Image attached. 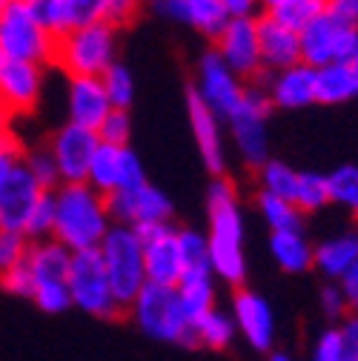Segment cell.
I'll use <instances>...</instances> for the list:
<instances>
[{
  "mask_svg": "<svg viewBox=\"0 0 358 361\" xmlns=\"http://www.w3.org/2000/svg\"><path fill=\"white\" fill-rule=\"evenodd\" d=\"M206 212H209V264L215 279L238 287L247 279V255H244V215L238 204V192L227 178H215L206 190Z\"/></svg>",
  "mask_w": 358,
  "mask_h": 361,
  "instance_id": "1",
  "label": "cell"
},
{
  "mask_svg": "<svg viewBox=\"0 0 358 361\" xmlns=\"http://www.w3.org/2000/svg\"><path fill=\"white\" fill-rule=\"evenodd\" d=\"M55 207H58L55 241H61L72 252L101 250L104 238L115 227L109 198L89 184H61L55 190Z\"/></svg>",
  "mask_w": 358,
  "mask_h": 361,
  "instance_id": "2",
  "label": "cell"
},
{
  "mask_svg": "<svg viewBox=\"0 0 358 361\" xmlns=\"http://www.w3.org/2000/svg\"><path fill=\"white\" fill-rule=\"evenodd\" d=\"M132 322L138 324V330L155 341H166V344H181L195 350L198 338H195V324L190 322V315L181 304L175 287H161V284H147L138 298L129 307Z\"/></svg>",
  "mask_w": 358,
  "mask_h": 361,
  "instance_id": "3",
  "label": "cell"
},
{
  "mask_svg": "<svg viewBox=\"0 0 358 361\" xmlns=\"http://www.w3.org/2000/svg\"><path fill=\"white\" fill-rule=\"evenodd\" d=\"M118 37L115 26L92 23L80 26L58 37L55 43V66L66 72V78H104L115 61Z\"/></svg>",
  "mask_w": 358,
  "mask_h": 361,
  "instance_id": "4",
  "label": "cell"
},
{
  "mask_svg": "<svg viewBox=\"0 0 358 361\" xmlns=\"http://www.w3.org/2000/svg\"><path fill=\"white\" fill-rule=\"evenodd\" d=\"M101 258H104L118 307L123 312H129L132 301L149 284L147 264H144V241L138 238L135 230L126 227V224H115L101 244Z\"/></svg>",
  "mask_w": 358,
  "mask_h": 361,
  "instance_id": "5",
  "label": "cell"
},
{
  "mask_svg": "<svg viewBox=\"0 0 358 361\" xmlns=\"http://www.w3.org/2000/svg\"><path fill=\"white\" fill-rule=\"evenodd\" d=\"M58 37L37 23L23 0H15L9 9L0 12V52L6 61H23L47 66L55 61Z\"/></svg>",
  "mask_w": 358,
  "mask_h": 361,
  "instance_id": "6",
  "label": "cell"
},
{
  "mask_svg": "<svg viewBox=\"0 0 358 361\" xmlns=\"http://www.w3.org/2000/svg\"><path fill=\"white\" fill-rule=\"evenodd\" d=\"M66 284L72 293V307H78L86 315H92V319H115V315L123 312L115 301L101 250L75 252Z\"/></svg>",
  "mask_w": 358,
  "mask_h": 361,
  "instance_id": "7",
  "label": "cell"
},
{
  "mask_svg": "<svg viewBox=\"0 0 358 361\" xmlns=\"http://www.w3.org/2000/svg\"><path fill=\"white\" fill-rule=\"evenodd\" d=\"M301 35V63L321 69L330 63H350L358 49V23L344 20L327 9L319 20H312Z\"/></svg>",
  "mask_w": 358,
  "mask_h": 361,
  "instance_id": "8",
  "label": "cell"
},
{
  "mask_svg": "<svg viewBox=\"0 0 358 361\" xmlns=\"http://www.w3.org/2000/svg\"><path fill=\"white\" fill-rule=\"evenodd\" d=\"M270 112H273V101L266 86L249 83L241 112L230 121V132L238 147V155L255 172L270 161V144H266V118H270Z\"/></svg>",
  "mask_w": 358,
  "mask_h": 361,
  "instance_id": "9",
  "label": "cell"
},
{
  "mask_svg": "<svg viewBox=\"0 0 358 361\" xmlns=\"http://www.w3.org/2000/svg\"><path fill=\"white\" fill-rule=\"evenodd\" d=\"M247 80L238 78L227 63L218 58L215 49L204 52L198 61V78H195V92L201 101L221 118V121H233L241 112L244 95H247Z\"/></svg>",
  "mask_w": 358,
  "mask_h": 361,
  "instance_id": "10",
  "label": "cell"
},
{
  "mask_svg": "<svg viewBox=\"0 0 358 361\" xmlns=\"http://www.w3.org/2000/svg\"><path fill=\"white\" fill-rule=\"evenodd\" d=\"M144 241V264L147 281L161 287H178L184 279V258L178 247V230L172 221L166 224H147V227H132Z\"/></svg>",
  "mask_w": 358,
  "mask_h": 361,
  "instance_id": "11",
  "label": "cell"
},
{
  "mask_svg": "<svg viewBox=\"0 0 358 361\" xmlns=\"http://www.w3.org/2000/svg\"><path fill=\"white\" fill-rule=\"evenodd\" d=\"M98 147H101L98 132L78 123H63L49 141V152L61 172V184H86Z\"/></svg>",
  "mask_w": 358,
  "mask_h": 361,
  "instance_id": "12",
  "label": "cell"
},
{
  "mask_svg": "<svg viewBox=\"0 0 358 361\" xmlns=\"http://www.w3.org/2000/svg\"><path fill=\"white\" fill-rule=\"evenodd\" d=\"M215 52L238 78L249 80L264 72L261 63V40H258V18H233L218 37Z\"/></svg>",
  "mask_w": 358,
  "mask_h": 361,
  "instance_id": "13",
  "label": "cell"
},
{
  "mask_svg": "<svg viewBox=\"0 0 358 361\" xmlns=\"http://www.w3.org/2000/svg\"><path fill=\"white\" fill-rule=\"evenodd\" d=\"M43 95V66L23 61L0 63V112L6 118L29 115Z\"/></svg>",
  "mask_w": 358,
  "mask_h": 361,
  "instance_id": "14",
  "label": "cell"
},
{
  "mask_svg": "<svg viewBox=\"0 0 358 361\" xmlns=\"http://www.w3.org/2000/svg\"><path fill=\"white\" fill-rule=\"evenodd\" d=\"M233 319L238 324V333L247 338V344L258 353H273L276 347V333H278V324H276V312L270 307L261 293L255 290H235L233 295Z\"/></svg>",
  "mask_w": 358,
  "mask_h": 361,
  "instance_id": "15",
  "label": "cell"
},
{
  "mask_svg": "<svg viewBox=\"0 0 358 361\" xmlns=\"http://www.w3.org/2000/svg\"><path fill=\"white\" fill-rule=\"evenodd\" d=\"M109 212L115 224L126 227H147V224H166L172 218V201L166 192L152 187L149 180L135 190H121L109 195Z\"/></svg>",
  "mask_w": 358,
  "mask_h": 361,
  "instance_id": "16",
  "label": "cell"
},
{
  "mask_svg": "<svg viewBox=\"0 0 358 361\" xmlns=\"http://www.w3.org/2000/svg\"><path fill=\"white\" fill-rule=\"evenodd\" d=\"M187 115H190V129H192V138H195V147L201 152L204 166L215 178H221L223 166H227V147H223L221 118L201 101L195 86L187 89Z\"/></svg>",
  "mask_w": 358,
  "mask_h": 361,
  "instance_id": "17",
  "label": "cell"
},
{
  "mask_svg": "<svg viewBox=\"0 0 358 361\" xmlns=\"http://www.w3.org/2000/svg\"><path fill=\"white\" fill-rule=\"evenodd\" d=\"M43 190L37 180L32 178V172L20 164L18 172L12 175L9 184L0 190V233H12V235H23L29 227V218L37 207V201L43 198ZM26 238V235H23Z\"/></svg>",
  "mask_w": 358,
  "mask_h": 361,
  "instance_id": "18",
  "label": "cell"
},
{
  "mask_svg": "<svg viewBox=\"0 0 358 361\" xmlns=\"http://www.w3.org/2000/svg\"><path fill=\"white\" fill-rule=\"evenodd\" d=\"M149 6L161 18L192 26L195 32H201L212 40L233 20L221 0H149Z\"/></svg>",
  "mask_w": 358,
  "mask_h": 361,
  "instance_id": "19",
  "label": "cell"
},
{
  "mask_svg": "<svg viewBox=\"0 0 358 361\" xmlns=\"http://www.w3.org/2000/svg\"><path fill=\"white\" fill-rule=\"evenodd\" d=\"M66 109H69V123H78V126L98 132L101 123L106 121V115L115 106L106 95L101 78H69Z\"/></svg>",
  "mask_w": 358,
  "mask_h": 361,
  "instance_id": "20",
  "label": "cell"
},
{
  "mask_svg": "<svg viewBox=\"0 0 358 361\" xmlns=\"http://www.w3.org/2000/svg\"><path fill=\"white\" fill-rule=\"evenodd\" d=\"M258 40H261V63L266 75L301 63V35L284 26L278 18L273 15L258 18Z\"/></svg>",
  "mask_w": 358,
  "mask_h": 361,
  "instance_id": "21",
  "label": "cell"
},
{
  "mask_svg": "<svg viewBox=\"0 0 358 361\" xmlns=\"http://www.w3.org/2000/svg\"><path fill=\"white\" fill-rule=\"evenodd\" d=\"M266 92L278 109H304L316 104V69L307 63H295L290 69L273 72L266 80Z\"/></svg>",
  "mask_w": 358,
  "mask_h": 361,
  "instance_id": "22",
  "label": "cell"
},
{
  "mask_svg": "<svg viewBox=\"0 0 358 361\" xmlns=\"http://www.w3.org/2000/svg\"><path fill=\"white\" fill-rule=\"evenodd\" d=\"M358 264V230H344L324 238L316 247V269L333 284H338Z\"/></svg>",
  "mask_w": 358,
  "mask_h": 361,
  "instance_id": "23",
  "label": "cell"
},
{
  "mask_svg": "<svg viewBox=\"0 0 358 361\" xmlns=\"http://www.w3.org/2000/svg\"><path fill=\"white\" fill-rule=\"evenodd\" d=\"M72 250H66L61 241L47 238V241H29L26 250V267L32 269L35 284L43 281H66L69 267H72Z\"/></svg>",
  "mask_w": 358,
  "mask_h": 361,
  "instance_id": "24",
  "label": "cell"
},
{
  "mask_svg": "<svg viewBox=\"0 0 358 361\" xmlns=\"http://www.w3.org/2000/svg\"><path fill=\"white\" fill-rule=\"evenodd\" d=\"M129 147H109V144H101L95 158H92V166H89V178L86 184L98 190L101 195H115L123 190V175H126V158H129Z\"/></svg>",
  "mask_w": 358,
  "mask_h": 361,
  "instance_id": "25",
  "label": "cell"
},
{
  "mask_svg": "<svg viewBox=\"0 0 358 361\" xmlns=\"http://www.w3.org/2000/svg\"><path fill=\"white\" fill-rule=\"evenodd\" d=\"M270 255L290 276L316 269V247L309 244L304 230L298 233H270Z\"/></svg>",
  "mask_w": 358,
  "mask_h": 361,
  "instance_id": "26",
  "label": "cell"
},
{
  "mask_svg": "<svg viewBox=\"0 0 358 361\" xmlns=\"http://www.w3.org/2000/svg\"><path fill=\"white\" fill-rule=\"evenodd\" d=\"M175 290H178V295H181V304H184L192 324L218 307L215 304L218 301V287H215L212 269H190V273H184V279L178 281Z\"/></svg>",
  "mask_w": 358,
  "mask_h": 361,
  "instance_id": "27",
  "label": "cell"
},
{
  "mask_svg": "<svg viewBox=\"0 0 358 361\" xmlns=\"http://www.w3.org/2000/svg\"><path fill=\"white\" fill-rule=\"evenodd\" d=\"M358 95V75L352 63H330L316 69V104H347Z\"/></svg>",
  "mask_w": 358,
  "mask_h": 361,
  "instance_id": "28",
  "label": "cell"
},
{
  "mask_svg": "<svg viewBox=\"0 0 358 361\" xmlns=\"http://www.w3.org/2000/svg\"><path fill=\"white\" fill-rule=\"evenodd\" d=\"M238 336V324L233 319V312L227 310H212L206 312L204 319L195 322V338H198V347H206V350H230L233 341Z\"/></svg>",
  "mask_w": 358,
  "mask_h": 361,
  "instance_id": "29",
  "label": "cell"
},
{
  "mask_svg": "<svg viewBox=\"0 0 358 361\" xmlns=\"http://www.w3.org/2000/svg\"><path fill=\"white\" fill-rule=\"evenodd\" d=\"M258 212L264 218V224L270 227V233H298L304 230V212L278 195L270 192H258Z\"/></svg>",
  "mask_w": 358,
  "mask_h": 361,
  "instance_id": "30",
  "label": "cell"
},
{
  "mask_svg": "<svg viewBox=\"0 0 358 361\" xmlns=\"http://www.w3.org/2000/svg\"><path fill=\"white\" fill-rule=\"evenodd\" d=\"M292 204H295L304 215H307V212H321L324 207H330V204H333L330 178L321 175V172H301Z\"/></svg>",
  "mask_w": 358,
  "mask_h": 361,
  "instance_id": "31",
  "label": "cell"
},
{
  "mask_svg": "<svg viewBox=\"0 0 358 361\" xmlns=\"http://www.w3.org/2000/svg\"><path fill=\"white\" fill-rule=\"evenodd\" d=\"M298 178H301V172H295V169H292L290 164H284V161H266V164L258 169L261 192H270V195H278V198H287V201L295 198Z\"/></svg>",
  "mask_w": 358,
  "mask_h": 361,
  "instance_id": "32",
  "label": "cell"
},
{
  "mask_svg": "<svg viewBox=\"0 0 358 361\" xmlns=\"http://www.w3.org/2000/svg\"><path fill=\"white\" fill-rule=\"evenodd\" d=\"M327 178H330L333 204L344 207L352 218H358V164H341Z\"/></svg>",
  "mask_w": 358,
  "mask_h": 361,
  "instance_id": "33",
  "label": "cell"
},
{
  "mask_svg": "<svg viewBox=\"0 0 358 361\" xmlns=\"http://www.w3.org/2000/svg\"><path fill=\"white\" fill-rule=\"evenodd\" d=\"M101 80H104V89H106L115 109L132 106V101H135V78H132V72L123 63H112Z\"/></svg>",
  "mask_w": 358,
  "mask_h": 361,
  "instance_id": "34",
  "label": "cell"
},
{
  "mask_svg": "<svg viewBox=\"0 0 358 361\" xmlns=\"http://www.w3.org/2000/svg\"><path fill=\"white\" fill-rule=\"evenodd\" d=\"M178 247H181V258H184V273H190V269H212L206 233L190 227L178 230Z\"/></svg>",
  "mask_w": 358,
  "mask_h": 361,
  "instance_id": "35",
  "label": "cell"
},
{
  "mask_svg": "<svg viewBox=\"0 0 358 361\" xmlns=\"http://www.w3.org/2000/svg\"><path fill=\"white\" fill-rule=\"evenodd\" d=\"M55 224H58V207H55V192H43V198L37 201L29 227H26V241H47L55 238Z\"/></svg>",
  "mask_w": 358,
  "mask_h": 361,
  "instance_id": "36",
  "label": "cell"
},
{
  "mask_svg": "<svg viewBox=\"0 0 358 361\" xmlns=\"http://www.w3.org/2000/svg\"><path fill=\"white\" fill-rule=\"evenodd\" d=\"M109 4L112 0H66V32L92 23H106Z\"/></svg>",
  "mask_w": 358,
  "mask_h": 361,
  "instance_id": "37",
  "label": "cell"
},
{
  "mask_svg": "<svg viewBox=\"0 0 358 361\" xmlns=\"http://www.w3.org/2000/svg\"><path fill=\"white\" fill-rule=\"evenodd\" d=\"M23 4L49 35H66V0H23Z\"/></svg>",
  "mask_w": 358,
  "mask_h": 361,
  "instance_id": "38",
  "label": "cell"
},
{
  "mask_svg": "<svg viewBox=\"0 0 358 361\" xmlns=\"http://www.w3.org/2000/svg\"><path fill=\"white\" fill-rule=\"evenodd\" d=\"M23 166L32 172V178H35L47 192H55V190L61 187V172H58V164H55L49 147L23 155Z\"/></svg>",
  "mask_w": 358,
  "mask_h": 361,
  "instance_id": "39",
  "label": "cell"
},
{
  "mask_svg": "<svg viewBox=\"0 0 358 361\" xmlns=\"http://www.w3.org/2000/svg\"><path fill=\"white\" fill-rule=\"evenodd\" d=\"M327 9H330V0H298V4H292V6H287L281 12H273V18H278L284 26L301 32L312 20H319Z\"/></svg>",
  "mask_w": 358,
  "mask_h": 361,
  "instance_id": "40",
  "label": "cell"
},
{
  "mask_svg": "<svg viewBox=\"0 0 358 361\" xmlns=\"http://www.w3.org/2000/svg\"><path fill=\"white\" fill-rule=\"evenodd\" d=\"M32 301L43 312L61 315V312H66L72 307V293H69V284L66 281H43V284H35Z\"/></svg>",
  "mask_w": 358,
  "mask_h": 361,
  "instance_id": "41",
  "label": "cell"
},
{
  "mask_svg": "<svg viewBox=\"0 0 358 361\" xmlns=\"http://www.w3.org/2000/svg\"><path fill=\"white\" fill-rule=\"evenodd\" d=\"M347 358H350V350H347L341 327H324L319 338L312 341L309 361H347Z\"/></svg>",
  "mask_w": 358,
  "mask_h": 361,
  "instance_id": "42",
  "label": "cell"
},
{
  "mask_svg": "<svg viewBox=\"0 0 358 361\" xmlns=\"http://www.w3.org/2000/svg\"><path fill=\"white\" fill-rule=\"evenodd\" d=\"M98 138H101V144H109V147H121V149L129 147V138H132L129 109H112L98 129Z\"/></svg>",
  "mask_w": 358,
  "mask_h": 361,
  "instance_id": "43",
  "label": "cell"
},
{
  "mask_svg": "<svg viewBox=\"0 0 358 361\" xmlns=\"http://www.w3.org/2000/svg\"><path fill=\"white\" fill-rule=\"evenodd\" d=\"M319 307H321V312H324V319L330 322V327H338V324L347 319V315L352 312V307H350L344 290H341L338 284H333V281H324V287H321V293H319Z\"/></svg>",
  "mask_w": 358,
  "mask_h": 361,
  "instance_id": "44",
  "label": "cell"
},
{
  "mask_svg": "<svg viewBox=\"0 0 358 361\" xmlns=\"http://www.w3.org/2000/svg\"><path fill=\"white\" fill-rule=\"evenodd\" d=\"M0 287H4L9 295H15V298H29L32 301V295H35V276H32V269L26 267V261L0 276Z\"/></svg>",
  "mask_w": 358,
  "mask_h": 361,
  "instance_id": "45",
  "label": "cell"
},
{
  "mask_svg": "<svg viewBox=\"0 0 358 361\" xmlns=\"http://www.w3.org/2000/svg\"><path fill=\"white\" fill-rule=\"evenodd\" d=\"M26 250L29 241L23 235H12V233H0V276L9 273L12 267L26 261Z\"/></svg>",
  "mask_w": 358,
  "mask_h": 361,
  "instance_id": "46",
  "label": "cell"
},
{
  "mask_svg": "<svg viewBox=\"0 0 358 361\" xmlns=\"http://www.w3.org/2000/svg\"><path fill=\"white\" fill-rule=\"evenodd\" d=\"M20 164H23L20 147H12V149H6V152H0V190H4L9 180H12V175L18 172Z\"/></svg>",
  "mask_w": 358,
  "mask_h": 361,
  "instance_id": "47",
  "label": "cell"
},
{
  "mask_svg": "<svg viewBox=\"0 0 358 361\" xmlns=\"http://www.w3.org/2000/svg\"><path fill=\"white\" fill-rule=\"evenodd\" d=\"M338 327H341V333H344V341H347L350 355L358 358V310H352Z\"/></svg>",
  "mask_w": 358,
  "mask_h": 361,
  "instance_id": "48",
  "label": "cell"
},
{
  "mask_svg": "<svg viewBox=\"0 0 358 361\" xmlns=\"http://www.w3.org/2000/svg\"><path fill=\"white\" fill-rule=\"evenodd\" d=\"M221 4L230 12V18H255L261 0H221Z\"/></svg>",
  "mask_w": 358,
  "mask_h": 361,
  "instance_id": "49",
  "label": "cell"
},
{
  "mask_svg": "<svg viewBox=\"0 0 358 361\" xmlns=\"http://www.w3.org/2000/svg\"><path fill=\"white\" fill-rule=\"evenodd\" d=\"M338 287L344 290V295H347V301H350V307L352 310H358V264L350 269V273L338 281Z\"/></svg>",
  "mask_w": 358,
  "mask_h": 361,
  "instance_id": "50",
  "label": "cell"
},
{
  "mask_svg": "<svg viewBox=\"0 0 358 361\" xmlns=\"http://www.w3.org/2000/svg\"><path fill=\"white\" fill-rule=\"evenodd\" d=\"M330 9L350 23H358V0H330Z\"/></svg>",
  "mask_w": 358,
  "mask_h": 361,
  "instance_id": "51",
  "label": "cell"
},
{
  "mask_svg": "<svg viewBox=\"0 0 358 361\" xmlns=\"http://www.w3.org/2000/svg\"><path fill=\"white\" fill-rule=\"evenodd\" d=\"M12 147H18L15 132H12V123H9L6 115H0V152H6V149H12Z\"/></svg>",
  "mask_w": 358,
  "mask_h": 361,
  "instance_id": "52",
  "label": "cell"
},
{
  "mask_svg": "<svg viewBox=\"0 0 358 361\" xmlns=\"http://www.w3.org/2000/svg\"><path fill=\"white\" fill-rule=\"evenodd\" d=\"M292 4H298V0H261V6L266 9V15H273V12H281V9L292 6Z\"/></svg>",
  "mask_w": 358,
  "mask_h": 361,
  "instance_id": "53",
  "label": "cell"
},
{
  "mask_svg": "<svg viewBox=\"0 0 358 361\" xmlns=\"http://www.w3.org/2000/svg\"><path fill=\"white\" fill-rule=\"evenodd\" d=\"M270 361H298V358H292L290 353H281V350H276V353H270Z\"/></svg>",
  "mask_w": 358,
  "mask_h": 361,
  "instance_id": "54",
  "label": "cell"
},
{
  "mask_svg": "<svg viewBox=\"0 0 358 361\" xmlns=\"http://www.w3.org/2000/svg\"><path fill=\"white\" fill-rule=\"evenodd\" d=\"M15 4V0H0V12H4V9H9Z\"/></svg>",
  "mask_w": 358,
  "mask_h": 361,
  "instance_id": "55",
  "label": "cell"
},
{
  "mask_svg": "<svg viewBox=\"0 0 358 361\" xmlns=\"http://www.w3.org/2000/svg\"><path fill=\"white\" fill-rule=\"evenodd\" d=\"M350 63H352V69H355V75H358V49H355V55H352V61H350Z\"/></svg>",
  "mask_w": 358,
  "mask_h": 361,
  "instance_id": "56",
  "label": "cell"
},
{
  "mask_svg": "<svg viewBox=\"0 0 358 361\" xmlns=\"http://www.w3.org/2000/svg\"><path fill=\"white\" fill-rule=\"evenodd\" d=\"M4 61H6V58H4V52H0V63H4Z\"/></svg>",
  "mask_w": 358,
  "mask_h": 361,
  "instance_id": "57",
  "label": "cell"
},
{
  "mask_svg": "<svg viewBox=\"0 0 358 361\" xmlns=\"http://www.w3.org/2000/svg\"><path fill=\"white\" fill-rule=\"evenodd\" d=\"M347 361H358V358H355V355H350V358H347Z\"/></svg>",
  "mask_w": 358,
  "mask_h": 361,
  "instance_id": "58",
  "label": "cell"
},
{
  "mask_svg": "<svg viewBox=\"0 0 358 361\" xmlns=\"http://www.w3.org/2000/svg\"><path fill=\"white\" fill-rule=\"evenodd\" d=\"M0 115H4V112H0Z\"/></svg>",
  "mask_w": 358,
  "mask_h": 361,
  "instance_id": "59",
  "label": "cell"
}]
</instances>
